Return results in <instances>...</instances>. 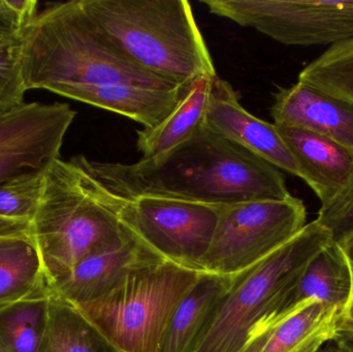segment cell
I'll return each mask as SVG.
<instances>
[{
  "mask_svg": "<svg viewBox=\"0 0 353 352\" xmlns=\"http://www.w3.org/2000/svg\"><path fill=\"white\" fill-rule=\"evenodd\" d=\"M83 163L116 196H163L228 206L292 196L280 169L203 124L168 152L134 163Z\"/></svg>",
  "mask_w": 353,
  "mask_h": 352,
  "instance_id": "cell-1",
  "label": "cell"
},
{
  "mask_svg": "<svg viewBox=\"0 0 353 352\" xmlns=\"http://www.w3.org/2000/svg\"><path fill=\"white\" fill-rule=\"evenodd\" d=\"M118 196L103 185L81 155L47 165L39 208L30 221L48 285L132 234L118 216Z\"/></svg>",
  "mask_w": 353,
  "mask_h": 352,
  "instance_id": "cell-2",
  "label": "cell"
},
{
  "mask_svg": "<svg viewBox=\"0 0 353 352\" xmlns=\"http://www.w3.org/2000/svg\"><path fill=\"white\" fill-rule=\"evenodd\" d=\"M24 39L27 90L50 91L59 85L130 84L161 90L179 87L119 53L89 18L81 0L49 4L25 30Z\"/></svg>",
  "mask_w": 353,
  "mask_h": 352,
  "instance_id": "cell-3",
  "label": "cell"
},
{
  "mask_svg": "<svg viewBox=\"0 0 353 352\" xmlns=\"http://www.w3.org/2000/svg\"><path fill=\"white\" fill-rule=\"evenodd\" d=\"M112 45L176 86L218 76L187 0H81Z\"/></svg>",
  "mask_w": 353,
  "mask_h": 352,
  "instance_id": "cell-4",
  "label": "cell"
},
{
  "mask_svg": "<svg viewBox=\"0 0 353 352\" xmlns=\"http://www.w3.org/2000/svg\"><path fill=\"white\" fill-rule=\"evenodd\" d=\"M331 242L329 231L312 221L267 258L236 275L194 352H245L257 324Z\"/></svg>",
  "mask_w": 353,
  "mask_h": 352,
  "instance_id": "cell-5",
  "label": "cell"
},
{
  "mask_svg": "<svg viewBox=\"0 0 353 352\" xmlns=\"http://www.w3.org/2000/svg\"><path fill=\"white\" fill-rule=\"evenodd\" d=\"M203 273L161 260L77 307L118 352H159L176 306Z\"/></svg>",
  "mask_w": 353,
  "mask_h": 352,
  "instance_id": "cell-6",
  "label": "cell"
},
{
  "mask_svg": "<svg viewBox=\"0 0 353 352\" xmlns=\"http://www.w3.org/2000/svg\"><path fill=\"white\" fill-rule=\"evenodd\" d=\"M300 198L256 200L221 206L203 273L234 276L290 241L307 225Z\"/></svg>",
  "mask_w": 353,
  "mask_h": 352,
  "instance_id": "cell-7",
  "label": "cell"
},
{
  "mask_svg": "<svg viewBox=\"0 0 353 352\" xmlns=\"http://www.w3.org/2000/svg\"><path fill=\"white\" fill-rule=\"evenodd\" d=\"M211 14L286 45H331L353 37V0H201Z\"/></svg>",
  "mask_w": 353,
  "mask_h": 352,
  "instance_id": "cell-8",
  "label": "cell"
},
{
  "mask_svg": "<svg viewBox=\"0 0 353 352\" xmlns=\"http://www.w3.org/2000/svg\"><path fill=\"white\" fill-rule=\"evenodd\" d=\"M220 210L163 196H118V216L126 229L165 260L201 272Z\"/></svg>",
  "mask_w": 353,
  "mask_h": 352,
  "instance_id": "cell-9",
  "label": "cell"
},
{
  "mask_svg": "<svg viewBox=\"0 0 353 352\" xmlns=\"http://www.w3.org/2000/svg\"><path fill=\"white\" fill-rule=\"evenodd\" d=\"M76 111L68 103H25L0 115V183L55 159Z\"/></svg>",
  "mask_w": 353,
  "mask_h": 352,
  "instance_id": "cell-10",
  "label": "cell"
},
{
  "mask_svg": "<svg viewBox=\"0 0 353 352\" xmlns=\"http://www.w3.org/2000/svg\"><path fill=\"white\" fill-rule=\"evenodd\" d=\"M205 125L278 169L300 178L296 161L277 126L246 111L232 85L218 76L212 80Z\"/></svg>",
  "mask_w": 353,
  "mask_h": 352,
  "instance_id": "cell-11",
  "label": "cell"
},
{
  "mask_svg": "<svg viewBox=\"0 0 353 352\" xmlns=\"http://www.w3.org/2000/svg\"><path fill=\"white\" fill-rule=\"evenodd\" d=\"M161 260L165 258L132 233L118 245L79 262L50 285V293L74 305H84L119 287L132 273Z\"/></svg>",
  "mask_w": 353,
  "mask_h": 352,
  "instance_id": "cell-12",
  "label": "cell"
},
{
  "mask_svg": "<svg viewBox=\"0 0 353 352\" xmlns=\"http://www.w3.org/2000/svg\"><path fill=\"white\" fill-rule=\"evenodd\" d=\"M352 299L350 265L342 248L332 241L308 262L296 284L278 302L271 313L257 324L249 338L246 351L261 335L309 302H323L346 309Z\"/></svg>",
  "mask_w": 353,
  "mask_h": 352,
  "instance_id": "cell-13",
  "label": "cell"
},
{
  "mask_svg": "<svg viewBox=\"0 0 353 352\" xmlns=\"http://www.w3.org/2000/svg\"><path fill=\"white\" fill-rule=\"evenodd\" d=\"M275 125L296 161L301 179L321 205L333 200L352 179V151L306 128Z\"/></svg>",
  "mask_w": 353,
  "mask_h": 352,
  "instance_id": "cell-14",
  "label": "cell"
},
{
  "mask_svg": "<svg viewBox=\"0 0 353 352\" xmlns=\"http://www.w3.org/2000/svg\"><path fill=\"white\" fill-rule=\"evenodd\" d=\"M274 124L298 126L335 141L353 152V105L302 82L274 96Z\"/></svg>",
  "mask_w": 353,
  "mask_h": 352,
  "instance_id": "cell-15",
  "label": "cell"
},
{
  "mask_svg": "<svg viewBox=\"0 0 353 352\" xmlns=\"http://www.w3.org/2000/svg\"><path fill=\"white\" fill-rule=\"evenodd\" d=\"M192 85L171 90L130 84L59 85L50 92L119 114L144 128H153L173 113Z\"/></svg>",
  "mask_w": 353,
  "mask_h": 352,
  "instance_id": "cell-16",
  "label": "cell"
},
{
  "mask_svg": "<svg viewBox=\"0 0 353 352\" xmlns=\"http://www.w3.org/2000/svg\"><path fill=\"white\" fill-rule=\"evenodd\" d=\"M345 308L311 301L261 335L246 352H317L341 331Z\"/></svg>",
  "mask_w": 353,
  "mask_h": 352,
  "instance_id": "cell-17",
  "label": "cell"
},
{
  "mask_svg": "<svg viewBox=\"0 0 353 352\" xmlns=\"http://www.w3.org/2000/svg\"><path fill=\"white\" fill-rule=\"evenodd\" d=\"M236 276V275H234ZM234 276L203 273L176 306L159 352H194Z\"/></svg>",
  "mask_w": 353,
  "mask_h": 352,
  "instance_id": "cell-18",
  "label": "cell"
},
{
  "mask_svg": "<svg viewBox=\"0 0 353 352\" xmlns=\"http://www.w3.org/2000/svg\"><path fill=\"white\" fill-rule=\"evenodd\" d=\"M213 79L205 76L195 81L167 119L157 127L138 130L137 148L143 158H152L175 148L205 124Z\"/></svg>",
  "mask_w": 353,
  "mask_h": 352,
  "instance_id": "cell-19",
  "label": "cell"
},
{
  "mask_svg": "<svg viewBox=\"0 0 353 352\" xmlns=\"http://www.w3.org/2000/svg\"><path fill=\"white\" fill-rule=\"evenodd\" d=\"M49 293L31 236L0 238V305Z\"/></svg>",
  "mask_w": 353,
  "mask_h": 352,
  "instance_id": "cell-20",
  "label": "cell"
},
{
  "mask_svg": "<svg viewBox=\"0 0 353 352\" xmlns=\"http://www.w3.org/2000/svg\"><path fill=\"white\" fill-rule=\"evenodd\" d=\"M37 352H118L68 300L50 293L48 320Z\"/></svg>",
  "mask_w": 353,
  "mask_h": 352,
  "instance_id": "cell-21",
  "label": "cell"
},
{
  "mask_svg": "<svg viewBox=\"0 0 353 352\" xmlns=\"http://www.w3.org/2000/svg\"><path fill=\"white\" fill-rule=\"evenodd\" d=\"M49 295L0 305V344L8 352H37L43 340Z\"/></svg>",
  "mask_w": 353,
  "mask_h": 352,
  "instance_id": "cell-22",
  "label": "cell"
},
{
  "mask_svg": "<svg viewBox=\"0 0 353 352\" xmlns=\"http://www.w3.org/2000/svg\"><path fill=\"white\" fill-rule=\"evenodd\" d=\"M298 81L353 105V37L331 45L305 66Z\"/></svg>",
  "mask_w": 353,
  "mask_h": 352,
  "instance_id": "cell-23",
  "label": "cell"
},
{
  "mask_svg": "<svg viewBox=\"0 0 353 352\" xmlns=\"http://www.w3.org/2000/svg\"><path fill=\"white\" fill-rule=\"evenodd\" d=\"M46 167L22 172L0 183V217L30 223L41 202Z\"/></svg>",
  "mask_w": 353,
  "mask_h": 352,
  "instance_id": "cell-24",
  "label": "cell"
},
{
  "mask_svg": "<svg viewBox=\"0 0 353 352\" xmlns=\"http://www.w3.org/2000/svg\"><path fill=\"white\" fill-rule=\"evenodd\" d=\"M25 30L0 41V115L25 103L28 91L23 72Z\"/></svg>",
  "mask_w": 353,
  "mask_h": 352,
  "instance_id": "cell-25",
  "label": "cell"
},
{
  "mask_svg": "<svg viewBox=\"0 0 353 352\" xmlns=\"http://www.w3.org/2000/svg\"><path fill=\"white\" fill-rule=\"evenodd\" d=\"M316 220L329 231L334 243L353 236V177L333 200L321 205Z\"/></svg>",
  "mask_w": 353,
  "mask_h": 352,
  "instance_id": "cell-26",
  "label": "cell"
},
{
  "mask_svg": "<svg viewBox=\"0 0 353 352\" xmlns=\"http://www.w3.org/2000/svg\"><path fill=\"white\" fill-rule=\"evenodd\" d=\"M37 14L34 0H0V41L22 33Z\"/></svg>",
  "mask_w": 353,
  "mask_h": 352,
  "instance_id": "cell-27",
  "label": "cell"
},
{
  "mask_svg": "<svg viewBox=\"0 0 353 352\" xmlns=\"http://www.w3.org/2000/svg\"><path fill=\"white\" fill-rule=\"evenodd\" d=\"M30 235V223L0 217V238L22 237Z\"/></svg>",
  "mask_w": 353,
  "mask_h": 352,
  "instance_id": "cell-28",
  "label": "cell"
},
{
  "mask_svg": "<svg viewBox=\"0 0 353 352\" xmlns=\"http://www.w3.org/2000/svg\"><path fill=\"white\" fill-rule=\"evenodd\" d=\"M341 352H353V332L340 331L335 340H333Z\"/></svg>",
  "mask_w": 353,
  "mask_h": 352,
  "instance_id": "cell-29",
  "label": "cell"
},
{
  "mask_svg": "<svg viewBox=\"0 0 353 352\" xmlns=\"http://www.w3.org/2000/svg\"><path fill=\"white\" fill-rule=\"evenodd\" d=\"M340 247L343 250L344 254H345L346 260H347L348 265H350V273H352V299L353 301V236L346 239L345 241L342 243L338 244ZM350 302V303H352Z\"/></svg>",
  "mask_w": 353,
  "mask_h": 352,
  "instance_id": "cell-30",
  "label": "cell"
},
{
  "mask_svg": "<svg viewBox=\"0 0 353 352\" xmlns=\"http://www.w3.org/2000/svg\"><path fill=\"white\" fill-rule=\"evenodd\" d=\"M353 328V301L346 307L344 311L343 322H342L341 331Z\"/></svg>",
  "mask_w": 353,
  "mask_h": 352,
  "instance_id": "cell-31",
  "label": "cell"
},
{
  "mask_svg": "<svg viewBox=\"0 0 353 352\" xmlns=\"http://www.w3.org/2000/svg\"><path fill=\"white\" fill-rule=\"evenodd\" d=\"M317 352H341L340 351V349H338L337 345L335 344V342L334 341H332V342L327 343V344H325V346L323 347V349H319Z\"/></svg>",
  "mask_w": 353,
  "mask_h": 352,
  "instance_id": "cell-32",
  "label": "cell"
},
{
  "mask_svg": "<svg viewBox=\"0 0 353 352\" xmlns=\"http://www.w3.org/2000/svg\"><path fill=\"white\" fill-rule=\"evenodd\" d=\"M0 352H8L6 351V349H4V347L2 346L1 344H0Z\"/></svg>",
  "mask_w": 353,
  "mask_h": 352,
  "instance_id": "cell-33",
  "label": "cell"
},
{
  "mask_svg": "<svg viewBox=\"0 0 353 352\" xmlns=\"http://www.w3.org/2000/svg\"><path fill=\"white\" fill-rule=\"evenodd\" d=\"M342 331H347V332H353V328L352 329H347V330H342Z\"/></svg>",
  "mask_w": 353,
  "mask_h": 352,
  "instance_id": "cell-34",
  "label": "cell"
}]
</instances>
